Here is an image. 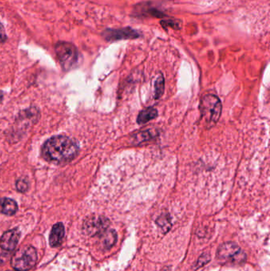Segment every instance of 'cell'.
<instances>
[{
	"instance_id": "1",
	"label": "cell",
	"mask_w": 270,
	"mask_h": 271,
	"mask_svg": "<svg viewBox=\"0 0 270 271\" xmlns=\"http://www.w3.org/2000/svg\"><path fill=\"white\" fill-rule=\"evenodd\" d=\"M79 147L75 140L66 136H55L45 141L43 157L48 162L62 164L72 160L79 154Z\"/></svg>"
},
{
	"instance_id": "2",
	"label": "cell",
	"mask_w": 270,
	"mask_h": 271,
	"mask_svg": "<svg viewBox=\"0 0 270 271\" xmlns=\"http://www.w3.org/2000/svg\"><path fill=\"white\" fill-rule=\"evenodd\" d=\"M222 104L217 96L207 94L200 101V113L204 122L210 126L217 123L221 118Z\"/></svg>"
},
{
	"instance_id": "3",
	"label": "cell",
	"mask_w": 270,
	"mask_h": 271,
	"mask_svg": "<svg viewBox=\"0 0 270 271\" xmlns=\"http://www.w3.org/2000/svg\"><path fill=\"white\" fill-rule=\"evenodd\" d=\"M37 253L31 246H26L15 251L11 258V266L17 271H28L35 266Z\"/></svg>"
},
{
	"instance_id": "4",
	"label": "cell",
	"mask_w": 270,
	"mask_h": 271,
	"mask_svg": "<svg viewBox=\"0 0 270 271\" xmlns=\"http://www.w3.org/2000/svg\"><path fill=\"white\" fill-rule=\"evenodd\" d=\"M217 256L220 259L232 262H239L245 258L240 247L234 243H226L221 245L217 251Z\"/></svg>"
},
{
	"instance_id": "5",
	"label": "cell",
	"mask_w": 270,
	"mask_h": 271,
	"mask_svg": "<svg viewBox=\"0 0 270 271\" xmlns=\"http://www.w3.org/2000/svg\"><path fill=\"white\" fill-rule=\"evenodd\" d=\"M57 56L64 68H70L77 61V51L76 48L69 43H59L56 47Z\"/></svg>"
},
{
	"instance_id": "6",
	"label": "cell",
	"mask_w": 270,
	"mask_h": 271,
	"mask_svg": "<svg viewBox=\"0 0 270 271\" xmlns=\"http://www.w3.org/2000/svg\"><path fill=\"white\" fill-rule=\"evenodd\" d=\"M110 226V221L104 216H92L84 222L83 229L88 235L101 236Z\"/></svg>"
},
{
	"instance_id": "7",
	"label": "cell",
	"mask_w": 270,
	"mask_h": 271,
	"mask_svg": "<svg viewBox=\"0 0 270 271\" xmlns=\"http://www.w3.org/2000/svg\"><path fill=\"white\" fill-rule=\"evenodd\" d=\"M19 238H20V232L19 229H15L8 231L4 233L0 239V247L5 251H13L19 244Z\"/></svg>"
},
{
	"instance_id": "8",
	"label": "cell",
	"mask_w": 270,
	"mask_h": 271,
	"mask_svg": "<svg viewBox=\"0 0 270 271\" xmlns=\"http://www.w3.org/2000/svg\"><path fill=\"white\" fill-rule=\"evenodd\" d=\"M105 37L107 40H120V39L136 38L137 32L130 29L122 30H111L105 32Z\"/></svg>"
},
{
	"instance_id": "9",
	"label": "cell",
	"mask_w": 270,
	"mask_h": 271,
	"mask_svg": "<svg viewBox=\"0 0 270 271\" xmlns=\"http://www.w3.org/2000/svg\"><path fill=\"white\" fill-rule=\"evenodd\" d=\"M65 226L62 223H57L53 225L49 236V244L51 247H56L62 244L65 237Z\"/></svg>"
},
{
	"instance_id": "10",
	"label": "cell",
	"mask_w": 270,
	"mask_h": 271,
	"mask_svg": "<svg viewBox=\"0 0 270 271\" xmlns=\"http://www.w3.org/2000/svg\"><path fill=\"white\" fill-rule=\"evenodd\" d=\"M18 208V204L15 200L8 197L0 198V212L8 216H12L16 213Z\"/></svg>"
},
{
	"instance_id": "11",
	"label": "cell",
	"mask_w": 270,
	"mask_h": 271,
	"mask_svg": "<svg viewBox=\"0 0 270 271\" xmlns=\"http://www.w3.org/2000/svg\"><path fill=\"white\" fill-rule=\"evenodd\" d=\"M158 116V111L154 107H148L146 109L143 110L139 114L137 118V123L142 125L146 124L150 121L153 120Z\"/></svg>"
},
{
	"instance_id": "12",
	"label": "cell",
	"mask_w": 270,
	"mask_h": 271,
	"mask_svg": "<svg viewBox=\"0 0 270 271\" xmlns=\"http://www.w3.org/2000/svg\"><path fill=\"white\" fill-rule=\"evenodd\" d=\"M102 237L103 244L106 247H111L116 243L117 233L114 230H106L101 235Z\"/></svg>"
},
{
	"instance_id": "13",
	"label": "cell",
	"mask_w": 270,
	"mask_h": 271,
	"mask_svg": "<svg viewBox=\"0 0 270 271\" xmlns=\"http://www.w3.org/2000/svg\"><path fill=\"white\" fill-rule=\"evenodd\" d=\"M164 78L162 75H159L156 79V81L154 83V98L158 99L161 96L164 90Z\"/></svg>"
},
{
	"instance_id": "14",
	"label": "cell",
	"mask_w": 270,
	"mask_h": 271,
	"mask_svg": "<svg viewBox=\"0 0 270 271\" xmlns=\"http://www.w3.org/2000/svg\"><path fill=\"white\" fill-rule=\"evenodd\" d=\"M16 186L18 190L22 192V193L26 192L28 190V188H29V183L25 179H20V180L18 181Z\"/></svg>"
},
{
	"instance_id": "15",
	"label": "cell",
	"mask_w": 270,
	"mask_h": 271,
	"mask_svg": "<svg viewBox=\"0 0 270 271\" xmlns=\"http://www.w3.org/2000/svg\"><path fill=\"white\" fill-rule=\"evenodd\" d=\"M155 137V133H153V131H146L143 132V133H140V134L137 135L136 138H141L140 141H144V140H149V139H151L152 137Z\"/></svg>"
},
{
	"instance_id": "16",
	"label": "cell",
	"mask_w": 270,
	"mask_h": 271,
	"mask_svg": "<svg viewBox=\"0 0 270 271\" xmlns=\"http://www.w3.org/2000/svg\"><path fill=\"white\" fill-rule=\"evenodd\" d=\"M157 223L158 224V225H160L161 227L166 228L167 230L170 229V219L168 216H160L158 218V221H157Z\"/></svg>"
},
{
	"instance_id": "17",
	"label": "cell",
	"mask_w": 270,
	"mask_h": 271,
	"mask_svg": "<svg viewBox=\"0 0 270 271\" xmlns=\"http://www.w3.org/2000/svg\"><path fill=\"white\" fill-rule=\"evenodd\" d=\"M6 39H7V36H6L5 31H4V26H2V24H0V40L4 41Z\"/></svg>"
},
{
	"instance_id": "18",
	"label": "cell",
	"mask_w": 270,
	"mask_h": 271,
	"mask_svg": "<svg viewBox=\"0 0 270 271\" xmlns=\"http://www.w3.org/2000/svg\"><path fill=\"white\" fill-rule=\"evenodd\" d=\"M3 97V93L0 91V98H2Z\"/></svg>"
}]
</instances>
